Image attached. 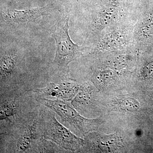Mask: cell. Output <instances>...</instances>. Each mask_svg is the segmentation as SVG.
I'll return each instance as SVG.
<instances>
[{"label":"cell","instance_id":"6da1fadb","mask_svg":"<svg viewBox=\"0 0 153 153\" xmlns=\"http://www.w3.org/2000/svg\"><path fill=\"white\" fill-rule=\"evenodd\" d=\"M0 101L1 134L37 110L41 104L32 91L1 92Z\"/></svg>","mask_w":153,"mask_h":153},{"label":"cell","instance_id":"7a4b0ae2","mask_svg":"<svg viewBox=\"0 0 153 153\" xmlns=\"http://www.w3.org/2000/svg\"><path fill=\"white\" fill-rule=\"evenodd\" d=\"M38 130L40 136L55 143L68 152H78L84 144V140L57 120L54 111L41 104L38 115Z\"/></svg>","mask_w":153,"mask_h":153},{"label":"cell","instance_id":"3957f363","mask_svg":"<svg viewBox=\"0 0 153 153\" xmlns=\"http://www.w3.org/2000/svg\"><path fill=\"white\" fill-rule=\"evenodd\" d=\"M39 109L22 120L7 134H1V153H33L40 136L38 130Z\"/></svg>","mask_w":153,"mask_h":153},{"label":"cell","instance_id":"277c9868","mask_svg":"<svg viewBox=\"0 0 153 153\" xmlns=\"http://www.w3.org/2000/svg\"><path fill=\"white\" fill-rule=\"evenodd\" d=\"M35 97L40 104L50 108L59 116L60 123L75 134L85 135L97 130L102 123L100 119H89L82 116L74 108L68 104V101Z\"/></svg>","mask_w":153,"mask_h":153},{"label":"cell","instance_id":"5b68a950","mask_svg":"<svg viewBox=\"0 0 153 153\" xmlns=\"http://www.w3.org/2000/svg\"><path fill=\"white\" fill-rule=\"evenodd\" d=\"M69 17L65 16L57 22L52 30L51 36L56 42V51L52 66L57 73L67 74L69 63L82 54L84 49L71 41L68 34Z\"/></svg>","mask_w":153,"mask_h":153},{"label":"cell","instance_id":"8992f818","mask_svg":"<svg viewBox=\"0 0 153 153\" xmlns=\"http://www.w3.org/2000/svg\"><path fill=\"white\" fill-rule=\"evenodd\" d=\"M79 88L78 84L67 74L57 73L44 87L32 91L36 97H52L68 102L73 99Z\"/></svg>","mask_w":153,"mask_h":153},{"label":"cell","instance_id":"52a82bcc","mask_svg":"<svg viewBox=\"0 0 153 153\" xmlns=\"http://www.w3.org/2000/svg\"><path fill=\"white\" fill-rule=\"evenodd\" d=\"M47 6L27 10H7L1 12L2 19L6 22L14 23H27L34 22L39 17L46 15Z\"/></svg>","mask_w":153,"mask_h":153},{"label":"cell","instance_id":"ba28073f","mask_svg":"<svg viewBox=\"0 0 153 153\" xmlns=\"http://www.w3.org/2000/svg\"><path fill=\"white\" fill-rule=\"evenodd\" d=\"M121 139L115 134L104 135L96 140L97 146L103 151L111 152L117 149L122 145Z\"/></svg>","mask_w":153,"mask_h":153},{"label":"cell","instance_id":"9c48e42d","mask_svg":"<svg viewBox=\"0 0 153 153\" xmlns=\"http://www.w3.org/2000/svg\"><path fill=\"white\" fill-rule=\"evenodd\" d=\"M121 106L124 109L129 111H135L139 108L138 102L131 98H128L123 102Z\"/></svg>","mask_w":153,"mask_h":153}]
</instances>
